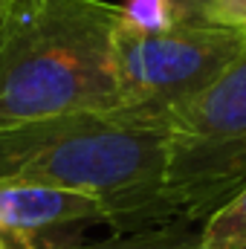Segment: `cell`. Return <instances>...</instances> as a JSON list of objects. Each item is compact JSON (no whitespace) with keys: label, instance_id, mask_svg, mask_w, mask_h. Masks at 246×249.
I'll use <instances>...</instances> for the list:
<instances>
[{"label":"cell","instance_id":"obj_1","mask_svg":"<svg viewBox=\"0 0 246 249\" xmlns=\"http://www.w3.org/2000/svg\"><path fill=\"white\" fill-rule=\"evenodd\" d=\"M168 119L87 110L0 130V180H32L102 200L116 232L177 223L165 200Z\"/></svg>","mask_w":246,"mask_h":249},{"label":"cell","instance_id":"obj_2","mask_svg":"<svg viewBox=\"0 0 246 249\" xmlns=\"http://www.w3.org/2000/svg\"><path fill=\"white\" fill-rule=\"evenodd\" d=\"M119 15L105 0H12L0 29V130L119 110Z\"/></svg>","mask_w":246,"mask_h":249},{"label":"cell","instance_id":"obj_3","mask_svg":"<svg viewBox=\"0 0 246 249\" xmlns=\"http://www.w3.org/2000/svg\"><path fill=\"white\" fill-rule=\"evenodd\" d=\"M174 151L165 200L177 223L206 220L246 183V50L168 116Z\"/></svg>","mask_w":246,"mask_h":249},{"label":"cell","instance_id":"obj_4","mask_svg":"<svg viewBox=\"0 0 246 249\" xmlns=\"http://www.w3.org/2000/svg\"><path fill=\"white\" fill-rule=\"evenodd\" d=\"M116 84L122 110L148 119H168L209 90L246 50V35L211 23H174L142 32L116 23Z\"/></svg>","mask_w":246,"mask_h":249},{"label":"cell","instance_id":"obj_5","mask_svg":"<svg viewBox=\"0 0 246 249\" xmlns=\"http://www.w3.org/2000/svg\"><path fill=\"white\" fill-rule=\"evenodd\" d=\"M87 226H113L90 194L32 180H0V238L12 249H67Z\"/></svg>","mask_w":246,"mask_h":249},{"label":"cell","instance_id":"obj_6","mask_svg":"<svg viewBox=\"0 0 246 249\" xmlns=\"http://www.w3.org/2000/svg\"><path fill=\"white\" fill-rule=\"evenodd\" d=\"M197 241L206 249H246V183L203 220Z\"/></svg>","mask_w":246,"mask_h":249},{"label":"cell","instance_id":"obj_7","mask_svg":"<svg viewBox=\"0 0 246 249\" xmlns=\"http://www.w3.org/2000/svg\"><path fill=\"white\" fill-rule=\"evenodd\" d=\"M191 238H197V232H191L188 223H168V226H154L142 232H113L105 241L75 244L67 249H177Z\"/></svg>","mask_w":246,"mask_h":249},{"label":"cell","instance_id":"obj_8","mask_svg":"<svg viewBox=\"0 0 246 249\" xmlns=\"http://www.w3.org/2000/svg\"><path fill=\"white\" fill-rule=\"evenodd\" d=\"M119 12H122V23L142 32H159L180 23L174 0H124Z\"/></svg>","mask_w":246,"mask_h":249},{"label":"cell","instance_id":"obj_9","mask_svg":"<svg viewBox=\"0 0 246 249\" xmlns=\"http://www.w3.org/2000/svg\"><path fill=\"white\" fill-rule=\"evenodd\" d=\"M200 23L235 29L246 35V0H209L200 12Z\"/></svg>","mask_w":246,"mask_h":249},{"label":"cell","instance_id":"obj_10","mask_svg":"<svg viewBox=\"0 0 246 249\" xmlns=\"http://www.w3.org/2000/svg\"><path fill=\"white\" fill-rule=\"evenodd\" d=\"M209 0H174L177 6V18L185 20V23H200V12Z\"/></svg>","mask_w":246,"mask_h":249},{"label":"cell","instance_id":"obj_11","mask_svg":"<svg viewBox=\"0 0 246 249\" xmlns=\"http://www.w3.org/2000/svg\"><path fill=\"white\" fill-rule=\"evenodd\" d=\"M9 6H12V0H0V29H3V20L9 15Z\"/></svg>","mask_w":246,"mask_h":249},{"label":"cell","instance_id":"obj_12","mask_svg":"<svg viewBox=\"0 0 246 249\" xmlns=\"http://www.w3.org/2000/svg\"><path fill=\"white\" fill-rule=\"evenodd\" d=\"M177 249H206V247H203V244H200L197 238H191V241H185V244H180Z\"/></svg>","mask_w":246,"mask_h":249},{"label":"cell","instance_id":"obj_13","mask_svg":"<svg viewBox=\"0 0 246 249\" xmlns=\"http://www.w3.org/2000/svg\"><path fill=\"white\" fill-rule=\"evenodd\" d=\"M0 249H12V247H9V244H6V241H3V238H0Z\"/></svg>","mask_w":246,"mask_h":249}]
</instances>
